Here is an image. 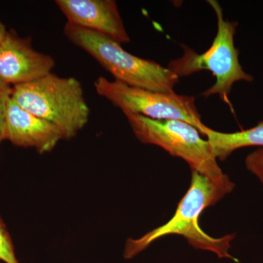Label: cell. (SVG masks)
<instances>
[{"mask_svg": "<svg viewBox=\"0 0 263 263\" xmlns=\"http://www.w3.org/2000/svg\"><path fill=\"white\" fill-rule=\"evenodd\" d=\"M12 100L36 117L48 121L71 139L87 124L90 109L80 81L53 72L12 86Z\"/></svg>", "mask_w": 263, "mask_h": 263, "instance_id": "cell-2", "label": "cell"}, {"mask_svg": "<svg viewBox=\"0 0 263 263\" xmlns=\"http://www.w3.org/2000/svg\"><path fill=\"white\" fill-rule=\"evenodd\" d=\"M246 167L255 175L263 184V148H257L249 154L245 160Z\"/></svg>", "mask_w": 263, "mask_h": 263, "instance_id": "cell-13", "label": "cell"}, {"mask_svg": "<svg viewBox=\"0 0 263 263\" xmlns=\"http://www.w3.org/2000/svg\"><path fill=\"white\" fill-rule=\"evenodd\" d=\"M95 88L99 95L122 109L123 112L156 120L183 121L196 128L203 136L209 127L202 122L194 97L134 87L104 77H99L95 81Z\"/></svg>", "mask_w": 263, "mask_h": 263, "instance_id": "cell-6", "label": "cell"}, {"mask_svg": "<svg viewBox=\"0 0 263 263\" xmlns=\"http://www.w3.org/2000/svg\"><path fill=\"white\" fill-rule=\"evenodd\" d=\"M64 34L91 55L116 81L152 91L174 92L179 78L168 67L131 54L114 40L72 24H65Z\"/></svg>", "mask_w": 263, "mask_h": 263, "instance_id": "cell-3", "label": "cell"}, {"mask_svg": "<svg viewBox=\"0 0 263 263\" xmlns=\"http://www.w3.org/2000/svg\"><path fill=\"white\" fill-rule=\"evenodd\" d=\"M55 60L36 51L29 37L8 31L0 45V81L13 86L37 80L52 72Z\"/></svg>", "mask_w": 263, "mask_h": 263, "instance_id": "cell-7", "label": "cell"}, {"mask_svg": "<svg viewBox=\"0 0 263 263\" xmlns=\"http://www.w3.org/2000/svg\"><path fill=\"white\" fill-rule=\"evenodd\" d=\"M235 186V183L227 175L215 180L192 171L191 184L180 201L174 216L163 226L151 230L141 238H128L124 249V258H133L162 237L179 235L195 249L209 251L219 258H229L238 262L229 253L230 243L234 239L235 234L213 238L199 224V218L202 212L217 203L231 193Z\"/></svg>", "mask_w": 263, "mask_h": 263, "instance_id": "cell-1", "label": "cell"}, {"mask_svg": "<svg viewBox=\"0 0 263 263\" xmlns=\"http://www.w3.org/2000/svg\"><path fill=\"white\" fill-rule=\"evenodd\" d=\"M0 260L5 263H19L15 256L11 237L0 216Z\"/></svg>", "mask_w": 263, "mask_h": 263, "instance_id": "cell-11", "label": "cell"}, {"mask_svg": "<svg viewBox=\"0 0 263 263\" xmlns=\"http://www.w3.org/2000/svg\"><path fill=\"white\" fill-rule=\"evenodd\" d=\"M67 23L100 33L123 44L130 41L114 0H57Z\"/></svg>", "mask_w": 263, "mask_h": 263, "instance_id": "cell-8", "label": "cell"}, {"mask_svg": "<svg viewBox=\"0 0 263 263\" xmlns=\"http://www.w3.org/2000/svg\"><path fill=\"white\" fill-rule=\"evenodd\" d=\"M64 139L53 124L36 117L10 99L5 117V140L24 148H34L43 154L53 150Z\"/></svg>", "mask_w": 263, "mask_h": 263, "instance_id": "cell-9", "label": "cell"}, {"mask_svg": "<svg viewBox=\"0 0 263 263\" xmlns=\"http://www.w3.org/2000/svg\"><path fill=\"white\" fill-rule=\"evenodd\" d=\"M217 17V32L212 46L205 53L198 54L190 48L184 50L182 57L169 63L168 68L176 75L186 76L201 70H209L215 76L216 83L202 92L209 98L219 95L224 103L230 104L229 95L237 81L251 82L253 77L242 68L238 60V51L235 47L234 36L238 24L226 20L219 3L208 1Z\"/></svg>", "mask_w": 263, "mask_h": 263, "instance_id": "cell-4", "label": "cell"}, {"mask_svg": "<svg viewBox=\"0 0 263 263\" xmlns=\"http://www.w3.org/2000/svg\"><path fill=\"white\" fill-rule=\"evenodd\" d=\"M127 117L133 133L141 143L160 146L170 155L187 162L195 171L212 179L224 175L213 155L209 142L202 139L198 129L179 120H156L123 112Z\"/></svg>", "mask_w": 263, "mask_h": 263, "instance_id": "cell-5", "label": "cell"}, {"mask_svg": "<svg viewBox=\"0 0 263 263\" xmlns=\"http://www.w3.org/2000/svg\"><path fill=\"white\" fill-rule=\"evenodd\" d=\"M8 32V31L7 30L5 24L2 22L1 20H0V45H1L3 41H4L5 38L6 37Z\"/></svg>", "mask_w": 263, "mask_h": 263, "instance_id": "cell-14", "label": "cell"}, {"mask_svg": "<svg viewBox=\"0 0 263 263\" xmlns=\"http://www.w3.org/2000/svg\"><path fill=\"white\" fill-rule=\"evenodd\" d=\"M11 94L12 86L0 81V144L5 141V117Z\"/></svg>", "mask_w": 263, "mask_h": 263, "instance_id": "cell-12", "label": "cell"}, {"mask_svg": "<svg viewBox=\"0 0 263 263\" xmlns=\"http://www.w3.org/2000/svg\"><path fill=\"white\" fill-rule=\"evenodd\" d=\"M211 150L216 160L224 161L238 148H263V121L255 127L233 133H220L208 127L205 132Z\"/></svg>", "mask_w": 263, "mask_h": 263, "instance_id": "cell-10", "label": "cell"}]
</instances>
